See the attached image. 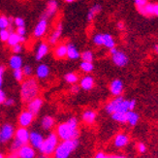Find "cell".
<instances>
[{
    "instance_id": "7a4b0ae2",
    "label": "cell",
    "mask_w": 158,
    "mask_h": 158,
    "mask_svg": "<svg viewBox=\"0 0 158 158\" xmlns=\"http://www.w3.org/2000/svg\"><path fill=\"white\" fill-rule=\"evenodd\" d=\"M39 93V86L36 80L28 79L23 82L20 88V97L23 102L28 103L30 100L35 98Z\"/></svg>"
},
{
    "instance_id": "f6af8a7d",
    "label": "cell",
    "mask_w": 158,
    "mask_h": 158,
    "mask_svg": "<svg viewBox=\"0 0 158 158\" xmlns=\"http://www.w3.org/2000/svg\"><path fill=\"white\" fill-rule=\"evenodd\" d=\"M138 152L140 153H146L147 152V147H146L145 143H138Z\"/></svg>"
},
{
    "instance_id": "f5cc1de1",
    "label": "cell",
    "mask_w": 158,
    "mask_h": 158,
    "mask_svg": "<svg viewBox=\"0 0 158 158\" xmlns=\"http://www.w3.org/2000/svg\"><path fill=\"white\" fill-rule=\"evenodd\" d=\"M79 90H80V87H79L78 85H73V86L71 87V92H72V93H74V94L78 93V92H79Z\"/></svg>"
},
{
    "instance_id": "db71d44e",
    "label": "cell",
    "mask_w": 158,
    "mask_h": 158,
    "mask_svg": "<svg viewBox=\"0 0 158 158\" xmlns=\"http://www.w3.org/2000/svg\"><path fill=\"white\" fill-rule=\"evenodd\" d=\"M124 27H125V25H124V23H123L122 22H119L118 23V28L119 30H123V29H124Z\"/></svg>"
},
{
    "instance_id": "8992f818",
    "label": "cell",
    "mask_w": 158,
    "mask_h": 158,
    "mask_svg": "<svg viewBox=\"0 0 158 158\" xmlns=\"http://www.w3.org/2000/svg\"><path fill=\"white\" fill-rule=\"evenodd\" d=\"M14 134H15V129L11 124H4L0 129V143H6L10 141Z\"/></svg>"
},
{
    "instance_id": "7c38bea8",
    "label": "cell",
    "mask_w": 158,
    "mask_h": 158,
    "mask_svg": "<svg viewBox=\"0 0 158 158\" xmlns=\"http://www.w3.org/2000/svg\"><path fill=\"white\" fill-rule=\"evenodd\" d=\"M34 115L28 111H24L19 116V123L22 127H28L32 123Z\"/></svg>"
},
{
    "instance_id": "30bf717a",
    "label": "cell",
    "mask_w": 158,
    "mask_h": 158,
    "mask_svg": "<svg viewBox=\"0 0 158 158\" xmlns=\"http://www.w3.org/2000/svg\"><path fill=\"white\" fill-rule=\"evenodd\" d=\"M44 141L43 136L41 135L37 131H32L31 133L29 132V140L28 143H30V146L34 148L39 149V148L42 145V143Z\"/></svg>"
},
{
    "instance_id": "8fae6325",
    "label": "cell",
    "mask_w": 158,
    "mask_h": 158,
    "mask_svg": "<svg viewBox=\"0 0 158 158\" xmlns=\"http://www.w3.org/2000/svg\"><path fill=\"white\" fill-rule=\"evenodd\" d=\"M57 6L58 5H57V2L56 1V0H50L49 3H48V6H47V10L42 15L41 19H45L48 20L50 18L53 17L57 11Z\"/></svg>"
},
{
    "instance_id": "836d02e7",
    "label": "cell",
    "mask_w": 158,
    "mask_h": 158,
    "mask_svg": "<svg viewBox=\"0 0 158 158\" xmlns=\"http://www.w3.org/2000/svg\"><path fill=\"white\" fill-rule=\"evenodd\" d=\"M64 79H65V81L68 82V84H71V85H75L79 80L78 76L75 73H69V74L65 75Z\"/></svg>"
},
{
    "instance_id": "4316f807",
    "label": "cell",
    "mask_w": 158,
    "mask_h": 158,
    "mask_svg": "<svg viewBox=\"0 0 158 158\" xmlns=\"http://www.w3.org/2000/svg\"><path fill=\"white\" fill-rule=\"evenodd\" d=\"M126 114H127V122L131 126H135L140 119L139 114L135 113L134 111H128Z\"/></svg>"
},
{
    "instance_id": "9f6ffc18",
    "label": "cell",
    "mask_w": 158,
    "mask_h": 158,
    "mask_svg": "<svg viewBox=\"0 0 158 158\" xmlns=\"http://www.w3.org/2000/svg\"><path fill=\"white\" fill-rule=\"evenodd\" d=\"M154 52L157 53V52H158V46L157 45H154Z\"/></svg>"
},
{
    "instance_id": "e575fe53",
    "label": "cell",
    "mask_w": 158,
    "mask_h": 158,
    "mask_svg": "<svg viewBox=\"0 0 158 158\" xmlns=\"http://www.w3.org/2000/svg\"><path fill=\"white\" fill-rule=\"evenodd\" d=\"M82 61H87V62H92L93 61V53L90 51H85L81 54Z\"/></svg>"
},
{
    "instance_id": "277c9868",
    "label": "cell",
    "mask_w": 158,
    "mask_h": 158,
    "mask_svg": "<svg viewBox=\"0 0 158 158\" xmlns=\"http://www.w3.org/2000/svg\"><path fill=\"white\" fill-rule=\"evenodd\" d=\"M58 143V136L56 133H50L46 139H44L42 145L39 148V152L44 156H51L53 154Z\"/></svg>"
},
{
    "instance_id": "f907efd6",
    "label": "cell",
    "mask_w": 158,
    "mask_h": 158,
    "mask_svg": "<svg viewBox=\"0 0 158 158\" xmlns=\"http://www.w3.org/2000/svg\"><path fill=\"white\" fill-rule=\"evenodd\" d=\"M6 99V94L5 92L2 90V89H0V105L3 104V102L5 101Z\"/></svg>"
},
{
    "instance_id": "d6a6232c",
    "label": "cell",
    "mask_w": 158,
    "mask_h": 158,
    "mask_svg": "<svg viewBox=\"0 0 158 158\" xmlns=\"http://www.w3.org/2000/svg\"><path fill=\"white\" fill-rule=\"evenodd\" d=\"M80 67H81V69L85 73H90L94 69V66H93L92 62H87V61H82Z\"/></svg>"
},
{
    "instance_id": "484cf974",
    "label": "cell",
    "mask_w": 158,
    "mask_h": 158,
    "mask_svg": "<svg viewBox=\"0 0 158 158\" xmlns=\"http://www.w3.org/2000/svg\"><path fill=\"white\" fill-rule=\"evenodd\" d=\"M67 54V47L66 45H59L58 47L56 48L54 50V56L58 59H62L64 57H66Z\"/></svg>"
},
{
    "instance_id": "74e56055",
    "label": "cell",
    "mask_w": 158,
    "mask_h": 158,
    "mask_svg": "<svg viewBox=\"0 0 158 158\" xmlns=\"http://www.w3.org/2000/svg\"><path fill=\"white\" fill-rule=\"evenodd\" d=\"M92 41L96 46H103V34H95L92 38Z\"/></svg>"
},
{
    "instance_id": "f1b7e54d",
    "label": "cell",
    "mask_w": 158,
    "mask_h": 158,
    "mask_svg": "<svg viewBox=\"0 0 158 158\" xmlns=\"http://www.w3.org/2000/svg\"><path fill=\"white\" fill-rule=\"evenodd\" d=\"M102 10V6L99 4H95L94 6L91 7V9L89 10L88 14H87V20L88 22H91V20L95 18V16L99 14Z\"/></svg>"
},
{
    "instance_id": "9c48e42d",
    "label": "cell",
    "mask_w": 158,
    "mask_h": 158,
    "mask_svg": "<svg viewBox=\"0 0 158 158\" xmlns=\"http://www.w3.org/2000/svg\"><path fill=\"white\" fill-rule=\"evenodd\" d=\"M112 58L113 62L118 67H124L128 64V56L123 52L118 51L114 54H113Z\"/></svg>"
},
{
    "instance_id": "8d00e7d4",
    "label": "cell",
    "mask_w": 158,
    "mask_h": 158,
    "mask_svg": "<svg viewBox=\"0 0 158 158\" xmlns=\"http://www.w3.org/2000/svg\"><path fill=\"white\" fill-rule=\"evenodd\" d=\"M22 146H23V143L20 142V141H19L18 139H16L15 138V141L13 142V143H12V146H11V152H18V150L22 148Z\"/></svg>"
},
{
    "instance_id": "d590c367",
    "label": "cell",
    "mask_w": 158,
    "mask_h": 158,
    "mask_svg": "<svg viewBox=\"0 0 158 158\" xmlns=\"http://www.w3.org/2000/svg\"><path fill=\"white\" fill-rule=\"evenodd\" d=\"M11 22L10 19L5 17V16H1L0 17V29H5V28H8V27L11 25Z\"/></svg>"
},
{
    "instance_id": "4dcf8cb0",
    "label": "cell",
    "mask_w": 158,
    "mask_h": 158,
    "mask_svg": "<svg viewBox=\"0 0 158 158\" xmlns=\"http://www.w3.org/2000/svg\"><path fill=\"white\" fill-rule=\"evenodd\" d=\"M127 113V112H126ZM126 113H119V112H114L112 114V118L118 122L125 123L127 122V114Z\"/></svg>"
},
{
    "instance_id": "b9f144b4",
    "label": "cell",
    "mask_w": 158,
    "mask_h": 158,
    "mask_svg": "<svg viewBox=\"0 0 158 158\" xmlns=\"http://www.w3.org/2000/svg\"><path fill=\"white\" fill-rule=\"evenodd\" d=\"M12 51H13V52L15 53V54H19V52H22L23 47H22V45H20V43L19 44H17L15 46H13L12 47Z\"/></svg>"
},
{
    "instance_id": "bcb514c9",
    "label": "cell",
    "mask_w": 158,
    "mask_h": 158,
    "mask_svg": "<svg viewBox=\"0 0 158 158\" xmlns=\"http://www.w3.org/2000/svg\"><path fill=\"white\" fill-rule=\"evenodd\" d=\"M5 72V67L4 66H0V89L2 87L3 85V75Z\"/></svg>"
},
{
    "instance_id": "9a60e30c",
    "label": "cell",
    "mask_w": 158,
    "mask_h": 158,
    "mask_svg": "<svg viewBox=\"0 0 158 158\" xmlns=\"http://www.w3.org/2000/svg\"><path fill=\"white\" fill-rule=\"evenodd\" d=\"M110 91L114 96H118L123 91V82L119 79L114 80L110 85Z\"/></svg>"
},
{
    "instance_id": "3957f363",
    "label": "cell",
    "mask_w": 158,
    "mask_h": 158,
    "mask_svg": "<svg viewBox=\"0 0 158 158\" xmlns=\"http://www.w3.org/2000/svg\"><path fill=\"white\" fill-rule=\"evenodd\" d=\"M79 139L64 140L59 145L57 143L53 154L56 155V158H68L74 150L79 147Z\"/></svg>"
},
{
    "instance_id": "680465c9",
    "label": "cell",
    "mask_w": 158,
    "mask_h": 158,
    "mask_svg": "<svg viewBox=\"0 0 158 158\" xmlns=\"http://www.w3.org/2000/svg\"><path fill=\"white\" fill-rule=\"evenodd\" d=\"M3 157H4V155L1 152H0V158H3Z\"/></svg>"
},
{
    "instance_id": "7dc6e473",
    "label": "cell",
    "mask_w": 158,
    "mask_h": 158,
    "mask_svg": "<svg viewBox=\"0 0 158 158\" xmlns=\"http://www.w3.org/2000/svg\"><path fill=\"white\" fill-rule=\"evenodd\" d=\"M148 0H135V4L138 8H140V7L145 6L148 3Z\"/></svg>"
},
{
    "instance_id": "4fadbf2b",
    "label": "cell",
    "mask_w": 158,
    "mask_h": 158,
    "mask_svg": "<svg viewBox=\"0 0 158 158\" xmlns=\"http://www.w3.org/2000/svg\"><path fill=\"white\" fill-rule=\"evenodd\" d=\"M14 135H15V138L22 142L23 145H25V143H28L29 131L26 129V127L20 126L19 129H17V131L15 132V134H14Z\"/></svg>"
},
{
    "instance_id": "2e32d148",
    "label": "cell",
    "mask_w": 158,
    "mask_h": 158,
    "mask_svg": "<svg viewBox=\"0 0 158 158\" xmlns=\"http://www.w3.org/2000/svg\"><path fill=\"white\" fill-rule=\"evenodd\" d=\"M25 41V37L24 36H19L18 33L16 32H10V35L8 37V40L6 41L7 44L9 46L13 47L17 44H19V43H23Z\"/></svg>"
},
{
    "instance_id": "f546056e",
    "label": "cell",
    "mask_w": 158,
    "mask_h": 158,
    "mask_svg": "<svg viewBox=\"0 0 158 158\" xmlns=\"http://www.w3.org/2000/svg\"><path fill=\"white\" fill-rule=\"evenodd\" d=\"M129 111V100H125L123 98L115 108L114 112H119V113H126Z\"/></svg>"
},
{
    "instance_id": "e0dca14e",
    "label": "cell",
    "mask_w": 158,
    "mask_h": 158,
    "mask_svg": "<svg viewBox=\"0 0 158 158\" xmlns=\"http://www.w3.org/2000/svg\"><path fill=\"white\" fill-rule=\"evenodd\" d=\"M66 47H67V54H66V56L69 59L76 60V59H79L81 57V53H80V52L77 49V47L75 46V45L68 44V45H66Z\"/></svg>"
},
{
    "instance_id": "c3c4849f",
    "label": "cell",
    "mask_w": 158,
    "mask_h": 158,
    "mask_svg": "<svg viewBox=\"0 0 158 158\" xmlns=\"http://www.w3.org/2000/svg\"><path fill=\"white\" fill-rule=\"evenodd\" d=\"M3 104L7 107H11L13 106L14 104H15V101H14V99L12 98H9V99H5V101L3 102Z\"/></svg>"
},
{
    "instance_id": "6f0895ef",
    "label": "cell",
    "mask_w": 158,
    "mask_h": 158,
    "mask_svg": "<svg viewBox=\"0 0 158 158\" xmlns=\"http://www.w3.org/2000/svg\"><path fill=\"white\" fill-rule=\"evenodd\" d=\"M66 2H68V3H71V2H73V1H75V0H65Z\"/></svg>"
},
{
    "instance_id": "52a82bcc",
    "label": "cell",
    "mask_w": 158,
    "mask_h": 158,
    "mask_svg": "<svg viewBox=\"0 0 158 158\" xmlns=\"http://www.w3.org/2000/svg\"><path fill=\"white\" fill-rule=\"evenodd\" d=\"M141 15L143 16H156L158 15V4L157 3H147L145 6L138 8Z\"/></svg>"
},
{
    "instance_id": "ee69618b",
    "label": "cell",
    "mask_w": 158,
    "mask_h": 158,
    "mask_svg": "<svg viewBox=\"0 0 158 158\" xmlns=\"http://www.w3.org/2000/svg\"><path fill=\"white\" fill-rule=\"evenodd\" d=\"M16 33H18L19 36H25V34H26L25 27L24 26H18Z\"/></svg>"
},
{
    "instance_id": "603a6c76",
    "label": "cell",
    "mask_w": 158,
    "mask_h": 158,
    "mask_svg": "<svg viewBox=\"0 0 158 158\" xmlns=\"http://www.w3.org/2000/svg\"><path fill=\"white\" fill-rule=\"evenodd\" d=\"M62 31H63L62 24L58 23L57 26H56V30L53 31V33L52 34V36L50 37V43L52 45L56 44V42L58 41V39L60 38V36H61V33H62Z\"/></svg>"
},
{
    "instance_id": "7402d4cb",
    "label": "cell",
    "mask_w": 158,
    "mask_h": 158,
    "mask_svg": "<svg viewBox=\"0 0 158 158\" xmlns=\"http://www.w3.org/2000/svg\"><path fill=\"white\" fill-rule=\"evenodd\" d=\"M23 58L20 57L18 54L16 56H11L10 60H9V65L12 68L13 70H16V69H20L23 67Z\"/></svg>"
},
{
    "instance_id": "60d3db41",
    "label": "cell",
    "mask_w": 158,
    "mask_h": 158,
    "mask_svg": "<svg viewBox=\"0 0 158 158\" xmlns=\"http://www.w3.org/2000/svg\"><path fill=\"white\" fill-rule=\"evenodd\" d=\"M23 75H24V76H27V77L31 76V75H32V72H33L32 67L29 66V65H25V66L23 67Z\"/></svg>"
},
{
    "instance_id": "5bb4252c",
    "label": "cell",
    "mask_w": 158,
    "mask_h": 158,
    "mask_svg": "<svg viewBox=\"0 0 158 158\" xmlns=\"http://www.w3.org/2000/svg\"><path fill=\"white\" fill-rule=\"evenodd\" d=\"M47 28H48V20L45 19H41L39 20V23H37L35 29H34V36L37 38L42 37L46 33Z\"/></svg>"
},
{
    "instance_id": "ffe728a7",
    "label": "cell",
    "mask_w": 158,
    "mask_h": 158,
    "mask_svg": "<svg viewBox=\"0 0 158 158\" xmlns=\"http://www.w3.org/2000/svg\"><path fill=\"white\" fill-rule=\"evenodd\" d=\"M122 99H123V97H122V96H120V95L115 96V98H114V99H113L112 101H110V102L108 103V104L106 105V107H105L106 112H107L108 114H113V113L115 111L116 106H118V103H119Z\"/></svg>"
},
{
    "instance_id": "6da1fadb",
    "label": "cell",
    "mask_w": 158,
    "mask_h": 158,
    "mask_svg": "<svg viewBox=\"0 0 158 158\" xmlns=\"http://www.w3.org/2000/svg\"><path fill=\"white\" fill-rule=\"evenodd\" d=\"M56 135L62 141L78 139L80 136L78 129V119L76 118H71L67 121L61 123L57 127Z\"/></svg>"
},
{
    "instance_id": "5b68a950",
    "label": "cell",
    "mask_w": 158,
    "mask_h": 158,
    "mask_svg": "<svg viewBox=\"0 0 158 158\" xmlns=\"http://www.w3.org/2000/svg\"><path fill=\"white\" fill-rule=\"evenodd\" d=\"M36 155V152H35V148H32L31 146L25 145L22 146L18 152H13L12 155L10 157H20V158H34Z\"/></svg>"
},
{
    "instance_id": "681fc988",
    "label": "cell",
    "mask_w": 158,
    "mask_h": 158,
    "mask_svg": "<svg viewBox=\"0 0 158 158\" xmlns=\"http://www.w3.org/2000/svg\"><path fill=\"white\" fill-rule=\"evenodd\" d=\"M136 100H129V111H134L136 108Z\"/></svg>"
},
{
    "instance_id": "ac0fdd59",
    "label": "cell",
    "mask_w": 158,
    "mask_h": 158,
    "mask_svg": "<svg viewBox=\"0 0 158 158\" xmlns=\"http://www.w3.org/2000/svg\"><path fill=\"white\" fill-rule=\"evenodd\" d=\"M129 143V138L128 136L125 134H118L115 136L114 143V147L118 148H124L125 146H127V143Z\"/></svg>"
},
{
    "instance_id": "f35d334b",
    "label": "cell",
    "mask_w": 158,
    "mask_h": 158,
    "mask_svg": "<svg viewBox=\"0 0 158 158\" xmlns=\"http://www.w3.org/2000/svg\"><path fill=\"white\" fill-rule=\"evenodd\" d=\"M23 69L20 68V69H16L14 70V78H15L18 81H22L23 80Z\"/></svg>"
},
{
    "instance_id": "83f0119b",
    "label": "cell",
    "mask_w": 158,
    "mask_h": 158,
    "mask_svg": "<svg viewBox=\"0 0 158 158\" xmlns=\"http://www.w3.org/2000/svg\"><path fill=\"white\" fill-rule=\"evenodd\" d=\"M103 46H105L109 50L115 47L114 40L111 34H103Z\"/></svg>"
},
{
    "instance_id": "1f68e13d",
    "label": "cell",
    "mask_w": 158,
    "mask_h": 158,
    "mask_svg": "<svg viewBox=\"0 0 158 158\" xmlns=\"http://www.w3.org/2000/svg\"><path fill=\"white\" fill-rule=\"evenodd\" d=\"M54 125V119L50 115H46L42 119V127L45 130H50Z\"/></svg>"
},
{
    "instance_id": "ab89813d",
    "label": "cell",
    "mask_w": 158,
    "mask_h": 158,
    "mask_svg": "<svg viewBox=\"0 0 158 158\" xmlns=\"http://www.w3.org/2000/svg\"><path fill=\"white\" fill-rule=\"evenodd\" d=\"M9 35H10V32L7 28L0 29V40L3 41V42H6V41L8 40Z\"/></svg>"
},
{
    "instance_id": "cb8c5ba5",
    "label": "cell",
    "mask_w": 158,
    "mask_h": 158,
    "mask_svg": "<svg viewBox=\"0 0 158 158\" xmlns=\"http://www.w3.org/2000/svg\"><path fill=\"white\" fill-rule=\"evenodd\" d=\"M96 119V113L91 110H87L84 114H82V120L85 122L86 124H92Z\"/></svg>"
},
{
    "instance_id": "ba28073f",
    "label": "cell",
    "mask_w": 158,
    "mask_h": 158,
    "mask_svg": "<svg viewBox=\"0 0 158 158\" xmlns=\"http://www.w3.org/2000/svg\"><path fill=\"white\" fill-rule=\"evenodd\" d=\"M42 106H43V100L36 96L35 98H33L28 102L27 111L30 112L33 115H36L41 110V108H42Z\"/></svg>"
},
{
    "instance_id": "d6986e66",
    "label": "cell",
    "mask_w": 158,
    "mask_h": 158,
    "mask_svg": "<svg viewBox=\"0 0 158 158\" xmlns=\"http://www.w3.org/2000/svg\"><path fill=\"white\" fill-rule=\"evenodd\" d=\"M37 78L40 80H44L50 75V68L46 64H40L36 69Z\"/></svg>"
},
{
    "instance_id": "7bdbcfd3",
    "label": "cell",
    "mask_w": 158,
    "mask_h": 158,
    "mask_svg": "<svg viewBox=\"0 0 158 158\" xmlns=\"http://www.w3.org/2000/svg\"><path fill=\"white\" fill-rule=\"evenodd\" d=\"M14 23L16 24V26H24L25 25V22L23 18H16L14 19Z\"/></svg>"
},
{
    "instance_id": "d4e9b609",
    "label": "cell",
    "mask_w": 158,
    "mask_h": 158,
    "mask_svg": "<svg viewBox=\"0 0 158 158\" xmlns=\"http://www.w3.org/2000/svg\"><path fill=\"white\" fill-rule=\"evenodd\" d=\"M48 52H49V46L45 43L40 44V46L38 47V50L36 52V59L41 60L47 56Z\"/></svg>"
},
{
    "instance_id": "44dd1931",
    "label": "cell",
    "mask_w": 158,
    "mask_h": 158,
    "mask_svg": "<svg viewBox=\"0 0 158 158\" xmlns=\"http://www.w3.org/2000/svg\"><path fill=\"white\" fill-rule=\"evenodd\" d=\"M81 87L84 90H90L94 85V79L91 76H85L81 81Z\"/></svg>"
},
{
    "instance_id": "816d5d0a",
    "label": "cell",
    "mask_w": 158,
    "mask_h": 158,
    "mask_svg": "<svg viewBox=\"0 0 158 158\" xmlns=\"http://www.w3.org/2000/svg\"><path fill=\"white\" fill-rule=\"evenodd\" d=\"M107 157H108V155L102 152H99L95 154V158H107Z\"/></svg>"
},
{
    "instance_id": "11a10c76",
    "label": "cell",
    "mask_w": 158,
    "mask_h": 158,
    "mask_svg": "<svg viewBox=\"0 0 158 158\" xmlns=\"http://www.w3.org/2000/svg\"><path fill=\"white\" fill-rule=\"evenodd\" d=\"M118 49H116V48L115 47H114V48H112V49H110V52H111V54H112V56H113V54H114L116 52H118Z\"/></svg>"
}]
</instances>
